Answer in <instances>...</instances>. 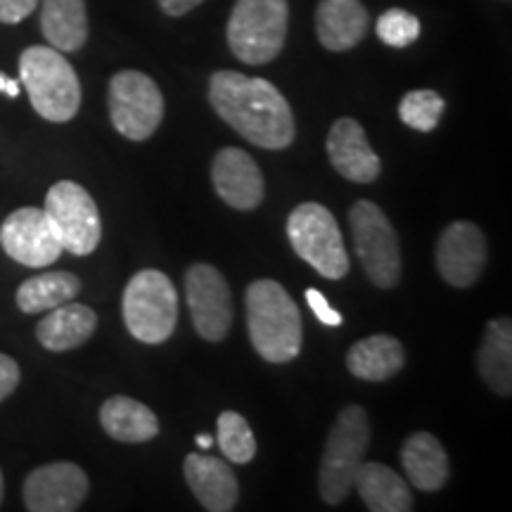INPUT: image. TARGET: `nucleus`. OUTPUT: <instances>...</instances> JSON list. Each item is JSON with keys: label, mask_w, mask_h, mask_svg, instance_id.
<instances>
[{"label": "nucleus", "mask_w": 512, "mask_h": 512, "mask_svg": "<svg viewBox=\"0 0 512 512\" xmlns=\"http://www.w3.org/2000/svg\"><path fill=\"white\" fill-rule=\"evenodd\" d=\"M19 380H22V370H19L15 358L8 354H0V403L15 394Z\"/></svg>", "instance_id": "30"}, {"label": "nucleus", "mask_w": 512, "mask_h": 512, "mask_svg": "<svg viewBox=\"0 0 512 512\" xmlns=\"http://www.w3.org/2000/svg\"><path fill=\"white\" fill-rule=\"evenodd\" d=\"M185 302L192 325L207 342H223L233 325V292L219 268L195 264L185 273Z\"/></svg>", "instance_id": "11"}, {"label": "nucleus", "mask_w": 512, "mask_h": 512, "mask_svg": "<svg viewBox=\"0 0 512 512\" xmlns=\"http://www.w3.org/2000/svg\"><path fill=\"white\" fill-rule=\"evenodd\" d=\"M406 366L403 344L392 335H370L347 351L349 373L366 382H387Z\"/></svg>", "instance_id": "21"}, {"label": "nucleus", "mask_w": 512, "mask_h": 512, "mask_svg": "<svg viewBox=\"0 0 512 512\" xmlns=\"http://www.w3.org/2000/svg\"><path fill=\"white\" fill-rule=\"evenodd\" d=\"M204 0H157V5L162 8L164 15L169 17H183L188 15L197 8V5H202Z\"/></svg>", "instance_id": "33"}, {"label": "nucleus", "mask_w": 512, "mask_h": 512, "mask_svg": "<svg viewBox=\"0 0 512 512\" xmlns=\"http://www.w3.org/2000/svg\"><path fill=\"white\" fill-rule=\"evenodd\" d=\"M19 81L27 88L38 117L67 124L81 107V81L53 46H31L19 55Z\"/></svg>", "instance_id": "3"}, {"label": "nucleus", "mask_w": 512, "mask_h": 512, "mask_svg": "<svg viewBox=\"0 0 512 512\" xmlns=\"http://www.w3.org/2000/svg\"><path fill=\"white\" fill-rule=\"evenodd\" d=\"M100 425L121 444H145L159 434L157 415L131 396H112L102 403Z\"/></svg>", "instance_id": "23"}, {"label": "nucleus", "mask_w": 512, "mask_h": 512, "mask_svg": "<svg viewBox=\"0 0 512 512\" xmlns=\"http://www.w3.org/2000/svg\"><path fill=\"white\" fill-rule=\"evenodd\" d=\"M81 292V280L74 273L53 271L24 280L17 290V306L22 313H46L57 306L74 302Z\"/></svg>", "instance_id": "26"}, {"label": "nucleus", "mask_w": 512, "mask_h": 512, "mask_svg": "<svg viewBox=\"0 0 512 512\" xmlns=\"http://www.w3.org/2000/svg\"><path fill=\"white\" fill-rule=\"evenodd\" d=\"M0 245L10 259L27 268H46L64 252L48 214L36 207L12 211L0 226Z\"/></svg>", "instance_id": "12"}, {"label": "nucleus", "mask_w": 512, "mask_h": 512, "mask_svg": "<svg viewBox=\"0 0 512 512\" xmlns=\"http://www.w3.org/2000/svg\"><path fill=\"white\" fill-rule=\"evenodd\" d=\"M290 27L287 0H238L228 19V48L245 64H268L283 53Z\"/></svg>", "instance_id": "5"}, {"label": "nucleus", "mask_w": 512, "mask_h": 512, "mask_svg": "<svg viewBox=\"0 0 512 512\" xmlns=\"http://www.w3.org/2000/svg\"><path fill=\"white\" fill-rule=\"evenodd\" d=\"M121 313L128 332L143 344H162L176 332L178 292L171 278L155 268L138 271L128 280Z\"/></svg>", "instance_id": "6"}, {"label": "nucleus", "mask_w": 512, "mask_h": 512, "mask_svg": "<svg viewBox=\"0 0 512 512\" xmlns=\"http://www.w3.org/2000/svg\"><path fill=\"white\" fill-rule=\"evenodd\" d=\"M95 330H98V313L86 304L67 302L46 311V316L36 325V339L46 351L62 354L83 347Z\"/></svg>", "instance_id": "19"}, {"label": "nucleus", "mask_w": 512, "mask_h": 512, "mask_svg": "<svg viewBox=\"0 0 512 512\" xmlns=\"http://www.w3.org/2000/svg\"><path fill=\"white\" fill-rule=\"evenodd\" d=\"M370 437L373 432H370L366 408L356 406V403L342 408L335 425L330 427L323 458H320L318 489L328 505H339L354 489V477L366 460Z\"/></svg>", "instance_id": "4"}, {"label": "nucleus", "mask_w": 512, "mask_h": 512, "mask_svg": "<svg viewBox=\"0 0 512 512\" xmlns=\"http://www.w3.org/2000/svg\"><path fill=\"white\" fill-rule=\"evenodd\" d=\"M401 465L408 482L420 491H439L451 475L446 448L430 432H415L403 441Z\"/></svg>", "instance_id": "20"}, {"label": "nucleus", "mask_w": 512, "mask_h": 512, "mask_svg": "<svg viewBox=\"0 0 512 512\" xmlns=\"http://www.w3.org/2000/svg\"><path fill=\"white\" fill-rule=\"evenodd\" d=\"M41 31L60 53H76L88 41L86 0H43Z\"/></svg>", "instance_id": "25"}, {"label": "nucleus", "mask_w": 512, "mask_h": 512, "mask_svg": "<svg viewBox=\"0 0 512 512\" xmlns=\"http://www.w3.org/2000/svg\"><path fill=\"white\" fill-rule=\"evenodd\" d=\"M0 93H5L8 98H17L19 95V81L10 79V76L0 74Z\"/></svg>", "instance_id": "34"}, {"label": "nucleus", "mask_w": 512, "mask_h": 512, "mask_svg": "<svg viewBox=\"0 0 512 512\" xmlns=\"http://www.w3.org/2000/svg\"><path fill=\"white\" fill-rule=\"evenodd\" d=\"M209 102L230 128L256 147L285 150L294 143L292 107L271 81L221 69L209 79Z\"/></svg>", "instance_id": "1"}, {"label": "nucleus", "mask_w": 512, "mask_h": 512, "mask_svg": "<svg viewBox=\"0 0 512 512\" xmlns=\"http://www.w3.org/2000/svg\"><path fill=\"white\" fill-rule=\"evenodd\" d=\"M38 8V0H0V24H19Z\"/></svg>", "instance_id": "32"}, {"label": "nucleus", "mask_w": 512, "mask_h": 512, "mask_svg": "<svg viewBox=\"0 0 512 512\" xmlns=\"http://www.w3.org/2000/svg\"><path fill=\"white\" fill-rule=\"evenodd\" d=\"M185 482H188L192 496L200 501L209 512H230L238 505L240 484L233 467L223 463L221 458L188 453L185 456Z\"/></svg>", "instance_id": "17"}, {"label": "nucleus", "mask_w": 512, "mask_h": 512, "mask_svg": "<svg viewBox=\"0 0 512 512\" xmlns=\"http://www.w3.org/2000/svg\"><path fill=\"white\" fill-rule=\"evenodd\" d=\"M3 494H5V482H3V472H0V503H3Z\"/></svg>", "instance_id": "36"}, {"label": "nucleus", "mask_w": 512, "mask_h": 512, "mask_svg": "<svg viewBox=\"0 0 512 512\" xmlns=\"http://www.w3.org/2000/svg\"><path fill=\"white\" fill-rule=\"evenodd\" d=\"M247 330L252 347L268 363H290L302 351V316L280 283L254 280L245 294Z\"/></svg>", "instance_id": "2"}, {"label": "nucleus", "mask_w": 512, "mask_h": 512, "mask_svg": "<svg viewBox=\"0 0 512 512\" xmlns=\"http://www.w3.org/2000/svg\"><path fill=\"white\" fill-rule=\"evenodd\" d=\"M306 302H309L311 311L316 313V318L320 320L323 325H330V328H337V325H342V313H337L332 306L328 304V299L323 297L318 290H306Z\"/></svg>", "instance_id": "31"}, {"label": "nucleus", "mask_w": 512, "mask_h": 512, "mask_svg": "<svg viewBox=\"0 0 512 512\" xmlns=\"http://www.w3.org/2000/svg\"><path fill=\"white\" fill-rule=\"evenodd\" d=\"M197 446L211 448L214 446V437H209V434H197Z\"/></svg>", "instance_id": "35"}, {"label": "nucleus", "mask_w": 512, "mask_h": 512, "mask_svg": "<svg viewBox=\"0 0 512 512\" xmlns=\"http://www.w3.org/2000/svg\"><path fill=\"white\" fill-rule=\"evenodd\" d=\"M479 377L498 396L512 394V325L510 318H494L484 330L477 354Z\"/></svg>", "instance_id": "24"}, {"label": "nucleus", "mask_w": 512, "mask_h": 512, "mask_svg": "<svg viewBox=\"0 0 512 512\" xmlns=\"http://www.w3.org/2000/svg\"><path fill=\"white\" fill-rule=\"evenodd\" d=\"M446 102L437 91L420 88V91L406 93L399 102V117L406 126L420 133H430L439 126Z\"/></svg>", "instance_id": "28"}, {"label": "nucleus", "mask_w": 512, "mask_h": 512, "mask_svg": "<svg viewBox=\"0 0 512 512\" xmlns=\"http://www.w3.org/2000/svg\"><path fill=\"white\" fill-rule=\"evenodd\" d=\"M375 31L384 46L408 48L411 43L418 41L420 19L403 8H392V10L382 12L380 19H377V24H375Z\"/></svg>", "instance_id": "29"}, {"label": "nucleus", "mask_w": 512, "mask_h": 512, "mask_svg": "<svg viewBox=\"0 0 512 512\" xmlns=\"http://www.w3.org/2000/svg\"><path fill=\"white\" fill-rule=\"evenodd\" d=\"M486 266V238L472 221L451 223L437 242V268L448 285L472 287Z\"/></svg>", "instance_id": "14"}, {"label": "nucleus", "mask_w": 512, "mask_h": 512, "mask_svg": "<svg viewBox=\"0 0 512 512\" xmlns=\"http://www.w3.org/2000/svg\"><path fill=\"white\" fill-rule=\"evenodd\" d=\"M287 238L297 256L328 280H342L349 273V254L342 230L328 207L304 202L287 219Z\"/></svg>", "instance_id": "7"}, {"label": "nucleus", "mask_w": 512, "mask_h": 512, "mask_svg": "<svg viewBox=\"0 0 512 512\" xmlns=\"http://www.w3.org/2000/svg\"><path fill=\"white\" fill-rule=\"evenodd\" d=\"M64 252L74 256L93 254L102 238V221L98 204L83 185L74 181H57L46 195V207Z\"/></svg>", "instance_id": "10"}, {"label": "nucleus", "mask_w": 512, "mask_h": 512, "mask_svg": "<svg viewBox=\"0 0 512 512\" xmlns=\"http://www.w3.org/2000/svg\"><path fill=\"white\" fill-rule=\"evenodd\" d=\"M88 491V475L69 460L36 467L22 486L24 505L31 512H74L86 501Z\"/></svg>", "instance_id": "13"}, {"label": "nucleus", "mask_w": 512, "mask_h": 512, "mask_svg": "<svg viewBox=\"0 0 512 512\" xmlns=\"http://www.w3.org/2000/svg\"><path fill=\"white\" fill-rule=\"evenodd\" d=\"M370 17L361 0H320L316 8V34L330 53L356 48L368 34Z\"/></svg>", "instance_id": "18"}, {"label": "nucleus", "mask_w": 512, "mask_h": 512, "mask_svg": "<svg viewBox=\"0 0 512 512\" xmlns=\"http://www.w3.org/2000/svg\"><path fill=\"white\" fill-rule=\"evenodd\" d=\"M110 119L121 136L143 143L164 119V95L150 76L138 69H124L114 74L107 91Z\"/></svg>", "instance_id": "9"}, {"label": "nucleus", "mask_w": 512, "mask_h": 512, "mask_svg": "<svg viewBox=\"0 0 512 512\" xmlns=\"http://www.w3.org/2000/svg\"><path fill=\"white\" fill-rule=\"evenodd\" d=\"M349 226L356 256L370 283L380 290L399 285L403 271L401 242L387 214L375 202L358 200L349 209Z\"/></svg>", "instance_id": "8"}, {"label": "nucleus", "mask_w": 512, "mask_h": 512, "mask_svg": "<svg viewBox=\"0 0 512 512\" xmlns=\"http://www.w3.org/2000/svg\"><path fill=\"white\" fill-rule=\"evenodd\" d=\"M211 183L228 207L252 211L264 202L266 183L259 164L240 147H223L211 162Z\"/></svg>", "instance_id": "15"}, {"label": "nucleus", "mask_w": 512, "mask_h": 512, "mask_svg": "<svg viewBox=\"0 0 512 512\" xmlns=\"http://www.w3.org/2000/svg\"><path fill=\"white\" fill-rule=\"evenodd\" d=\"M328 157L339 176L351 183H373L382 174V162L368 143L366 128L356 119L342 117L328 133Z\"/></svg>", "instance_id": "16"}, {"label": "nucleus", "mask_w": 512, "mask_h": 512, "mask_svg": "<svg viewBox=\"0 0 512 512\" xmlns=\"http://www.w3.org/2000/svg\"><path fill=\"white\" fill-rule=\"evenodd\" d=\"M354 486L358 496L363 498L368 510L373 512H411L413 494L408 484L396 475L389 465L366 463L363 460L358 467Z\"/></svg>", "instance_id": "22"}, {"label": "nucleus", "mask_w": 512, "mask_h": 512, "mask_svg": "<svg viewBox=\"0 0 512 512\" xmlns=\"http://www.w3.org/2000/svg\"><path fill=\"white\" fill-rule=\"evenodd\" d=\"M219 427V446L230 463L247 465L256 456V439L249 422L238 411H223L216 420Z\"/></svg>", "instance_id": "27"}]
</instances>
